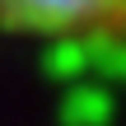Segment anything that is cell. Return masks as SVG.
<instances>
[{
  "mask_svg": "<svg viewBox=\"0 0 126 126\" xmlns=\"http://www.w3.org/2000/svg\"><path fill=\"white\" fill-rule=\"evenodd\" d=\"M0 33L126 47V0H0Z\"/></svg>",
  "mask_w": 126,
  "mask_h": 126,
  "instance_id": "1",
  "label": "cell"
}]
</instances>
